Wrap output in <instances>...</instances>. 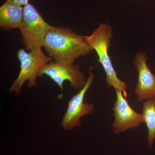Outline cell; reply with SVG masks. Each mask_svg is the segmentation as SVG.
I'll list each match as a JSON object with an SVG mask.
<instances>
[{"instance_id": "obj_1", "label": "cell", "mask_w": 155, "mask_h": 155, "mask_svg": "<svg viewBox=\"0 0 155 155\" xmlns=\"http://www.w3.org/2000/svg\"><path fill=\"white\" fill-rule=\"evenodd\" d=\"M43 47L54 62L68 65L74 64L78 58L94 51L84 36L62 26H51Z\"/></svg>"}, {"instance_id": "obj_2", "label": "cell", "mask_w": 155, "mask_h": 155, "mask_svg": "<svg viewBox=\"0 0 155 155\" xmlns=\"http://www.w3.org/2000/svg\"><path fill=\"white\" fill-rule=\"evenodd\" d=\"M112 32V27L107 23H101L91 35L84 37L88 44L97 54L99 62L101 64L105 72L107 86L114 87L116 90L122 91L126 97V89L128 84L118 78L108 54L113 38Z\"/></svg>"}, {"instance_id": "obj_3", "label": "cell", "mask_w": 155, "mask_h": 155, "mask_svg": "<svg viewBox=\"0 0 155 155\" xmlns=\"http://www.w3.org/2000/svg\"><path fill=\"white\" fill-rule=\"evenodd\" d=\"M17 54L20 62V72L10 87L9 92L19 94L26 82L30 89L36 86L37 79L40 70L53 59L46 55L41 48H35L28 52L20 49L17 51Z\"/></svg>"}, {"instance_id": "obj_4", "label": "cell", "mask_w": 155, "mask_h": 155, "mask_svg": "<svg viewBox=\"0 0 155 155\" xmlns=\"http://www.w3.org/2000/svg\"><path fill=\"white\" fill-rule=\"evenodd\" d=\"M51 25L47 23L33 5L24 6L23 20L19 28L26 51L43 47L45 38Z\"/></svg>"}, {"instance_id": "obj_5", "label": "cell", "mask_w": 155, "mask_h": 155, "mask_svg": "<svg viewBox=\"0 0 155 155\" xmlns=\"http://www.w3.org/2000/svg\"><path fill=\"white\" fill-rule=\"evenodd\" d=\"M94 77V74L90 70L85 85L69 101L68 108L61 122V126L65 131H70L80 127L82 117L93 113L94 105L92 103L84 102V97L93 83Z\"/></svg>"}, {"instance_id": "obj_6", "label": "cell", "mask_w": 155, "mask_h": 155, "mask_svg": "<svg viewBox=\"0 0 155 155\" xmlns=\"http://www.w3.org/2000/svg\"><path fill=\"white\" fill-rule=\"evenodd\" d=\"M43 75H47L54 81L62 91L64 89L63 84L65 81H69L72 88L80 90L87 80L79 65H66L54 61H51L42 67L39 72L38 77Z\"/></svg>"}, {"instance_id": "obj_7", "label": "cell", "mask_w": 155, "mask_h": 155, "mask_svg": "<svg viewBox=\"0 0 155 155\" xmlns=\"http://www.w3.org/2000/svg\"><path fill=\"white\" fill-rule=\"evenodd\" d=\"M116 100L113 110L114 120L112 129L119 134L144 123L142 114L137 113L129 105L122 91L116 90Z\"/></svg>"}, {"instance_id": "obj_8", "label": "cell", "mask_w": 155, "mask_h": 155, "mask_svg": "<svg viewBox=\"0 0 155 155\" xmlns=\"http://www.w3.org/2000/svg\"><path fill=\"white\" fill-rule=\"evenodd\" d=\"M147 61L146 53L141 50L137 53L133 59L134 65L138 73L134 92L140 102L155 98V75L149 68Z\"/></svg>"}, {"instance_id": "obj_9", "label": "cell", "mask_w": 155, "mask_h": 155, "mask_svg": "<svg viewBox=\"0 0 155 155\" xmlns=\"http://www.w3.org/2000/svg\"><path fill=\"white\" fill-rule=\"evenodd\" d=\"M24 7L6 1L0 8V26L5 30L19 29L23 20Z\"/></svg>"}, {"instance_id": "obj_10", "label": "cell", "mask_w": 155, "mask_h": 155, "mask_svg": "<svg viewBox=\"0 0 155 155\" xmlns=\"http://www.w3.org/2000/svg\"><path fill=\"white\" fill-rule=\"evenodd\" d=\"M142 110L143 121L148 130V145L151 147L155 140V98L144 101Z\"/></svg>"}, {"instance_id": "obj_11", "label": "cell", "mask_w": 155, "mask_h": 155, "mask_svg": "<svg viewBox=\"0 0 155 155\" xmlns=\"http://www.w3.org/2000/svg\"><path fill=\"white\" fill-rule=\"evenodd\" d=\"M7 2L19 6H25L28 4L29 0H6Z\"/></svg>"}]
</instances>
